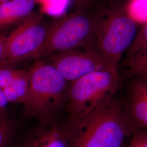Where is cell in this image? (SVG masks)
Returning <instances> with one entry per match:
<instances>
[{
    "mask_svg": "<svg viewBox=\"0 0 147 147\" xmlns=\"http://www.w3.org/2000/svg\"><path fill=\"white\" fill-rule=\"evenodd\" d=\"M137 23L129 15L125 6L114 5L95 14L94 37L97 51L108 68L119 72L121 59L134 42Z\"/></svg>",
    "mask_w": 147,
    "mask_h": 147,
    "instance_id": "3",
    "label": "cell"
},
{
    "mask_svg": "<svg viewBox=\"0 0 147 147\" xmlns=\"http://www.w3.org/2000/svg\"><path fill=\"white\" fill-rule=\"evenodd\" d=\"M95 14L83 11L58 19L47 27L44 44L35 59L85 45L94 37Z\"/></svg>",
    "mask_w": 147,
    "mask_h": 147,
    "instance_id": "5",
    "label": "cell"
},
{
    "mask_svg": "<svg viewBox=\"0 0 147 147\" xmlns=\"http://www.w3.org/2000/svg\"><path fill=\"white\" fill-rule=\"evenodd\" d=\"M123 64L125 68L124 76L126 78L140 77L147 80V49L126 57Z\"/></svg>",
    "mask_w": 147,
    "mask_h": 147,
    "instance_id": "12",
    "label": "cell"
},
{
    "mask_svg": "<svg viewBox=\"0 0 147 147\" xmlns=\"http://www.w3.org/2000/svg\"><path fill=\"white\" fill-rule=\"evenodd\" d=\"M29 89L28 71L22 75L2 89L8 102L25 105L26 102Z\"/></svg>",
    "mask_w": 147,
    "mask_h": 147,
    "instance_id": "11",
    "label": "cell"
},
{
    "mask_svg": "<svg viewBox=\"0 0 147 147\" xmlns=\"http://www.w3.org/2000/svg\"><path fill=\"white\" fill-rule=\"evenodd\" d=\"M8 101L7 100L2 89L0 88V117L7 115V106Z\"/></svg>",
    "mask_w": 147,
    "mask_h": 147,
    "instance_id": "18",
    "label": "cell"
},
{
    "mask_svg": "<svg viewBox=\"0 0 147 147\" xmlns=\"http://www.w3.org/2000/svg\"><path fill=\"white\" fill-rule=\"evenodd\" d=\"M42 13L33 11L5 37V65L35 59L42 47L47 34Z\"/></svg>",
    "mask_w": 147,
    "mask_h": 147,
    "instance_id": "6",
    "label": "cell"
},
{
    "mask_svg": "<svg viewBox=\"0 0 147 147\" xmlns=\"http://www.w3.org/2000/svg\"><path fill=\"white\" fill-rule=\"evenodd\" d=\"M49 57L50 63L70 83L90 73L109 68L99 53L92 48L71 49L53 53Z\"/></svg>",
    "mask_w": 147,
    "mask_h": 147,
    "instance_id": "7",
    "label": "cell"
},
{
    "mask_svg": "<svg viewBox=\"0 0 147 147\" xmlns=\"http://www.w3.org/2000/svg\"><path fill=\"white\" fill-rule=\"evenodd\" d=\"M132 136L131 141L127 147H147V131L138 130Z\"/></svg>",
    "mask_w": 147,
    "mask_h": 147,
    "instance_id": "17",
    "label": "cell"
},
{
    "mask_svg": "<svg viewBox=\"0 0 147 147\" xmlns=\"http://www.w3.org/2000/svg\"><path fill=\"white\" fill-rule=\"evenodd\" d=\"M147 49V21L138 30L131 47L126 51V57L131 56Z\"/></svg>",
    "mask_w": 147,
    "mask_h": 147,
    "instance_id": "16",
    "label": "cell"
},
{
    "mask_svg": "<svg viewBox=\"0 0 147 147\" xmlns=\"http://www.w3.org/2000/svg\"><path fill=\"white\" fill-rule=\"evenodd\" d=\"M131 78L123 105L127 124L134 134L138 130L147 131V80Z\"/></svg>",
    "mask_w": 147,
    "mask_h": 147,
    "instance_id": "8",
    "label": "cell"
},
{
    "mask_svg": "<svg viewBox=\"0 0 147 147\" xmlns=\"http://www.w3.org/2000/svg\"><path fill=\"white\" fill-rule=\"evenodd\" d=\"M120 84L119 72L109 68L90 73L70 83L64 106L68 119L84 116L113 100Z\"/></svg>",
    "mask_w": 147,
    "mask_h": 147,
    "instance_id": "4",
    "label": "cell"
},
{
    "mask_svg": "<svg viewBox=\"0 0 147 147\" xmlns=\"http://www.w3.org/2000/svg\"><path fill=\"white\" fill-rule=\"evenodd\" d=\"M8 1H9V0H0V5H2V3H5V2H7Z\"/></svg>",
    "mask_w": 147,
    "mask_h": 147,
    "instance_id": "21",
    "label": "cell"
},
{
    "mask_svg": "<svg viewBox=\"0 0 147 147\" xmlns=\"http://www.w3.org/2000/svg\"><path fill=\"white\" fill-rule=\"evenodd\" d=\"M28 71L29 89L24 114L40 122L55 119L65 106L68 82L50 63L37 61Z\"/></svg>",
    "mask_w": 147,
    "mask_h": 147,
    "instance_id": "2",
    "label": "cell"
},
{
    "mask_svg": "<svg viewBox=\"0 0 147 147\" xmlns=\"http://www.w3.org/2000/svg\"><path fill=\"white\" fill-rule=\"evenodd\" d=\"M35 0H9L0 5V29L22 21L33 12Z\"/></svg>",
    "mask_w": 147,
    "mask_h": 147,
    "instance_id": "10",
    "label": "cell"
},
{
    "mask_svg": "<svg viewBox=\"0 0 147 147\" xmlns=\"http://www.w3.org/2000/svg\"><path fill=\"white\" fill-rule=\"evenodd\" d=\"M64 124L71 137L73 147H121L126 137L133 135L123 103L115 98Z\"/></svg>",
    "mask_w": 147,
    "mask_h": 147,
    "instance_id": "1",
    "label": "cell"
},
{
    "mask_svg": "<svg viewBox=\"0 0 147 147\" xmlns=\"http://www.w3.org/2000/svg\"><path fill=\"white\" fill-rule=\"evenodd\" d=\"M75 3L79 5H83L85 3L88 2L89 0H74Z\"/></svg>",
    "mask_w": 147,
    "mask_h": 147,
    "instance_id": "20",
    "label": "cell"
},
{
    "mask_svg": "<svg viewBox=\"0 0 147 147\" xmlns=\"http://www.w3.org/2000/svg\"><path fill=\"white\" fill-rule=\"evenodd\" d=\"M18 147H73V142L64 124L53 119L40 122L24 136Z\"/></svg>",
    "mask_w": 147,
    "mask_h": 147,
    "instance_id": "9",
    "label": "cell"
},
{
    "mask_svg": "<svg viewBox=\"0 0 147 147\" xmlns=\"http://www.w3.org/2000/svg\"><path fill=\"white\" fill-rule=\"evenodd\" d=\"M26 70L14 68L12 66L2 64L0 65V88L3 89L13 83L16 79L24 75Z\"/></svg>",
    "mask_w": 147,
    "mask_h": 147,
    "instance_id": "15",
    "label": "cell"
},
{
    "mask_svg": "<svg viewBox=\"0 0 147 147\" xmlns=\"http://www.w3.org/2000/svg\"><path fill=\"white\" fill-rule=\"evenodd\" d=\"M16 132L14 121L8 115L0 117V147H9Z\"/></svg>",
    "mask_w": 147,
    "mask_h": 147,
    "instance_id": "13",
    "label": "cell"
},
{
    "mask_svg": "<svg viewBox=\"0 0 147 147\" xmlns=\"http://www.w3.org/2000/svg\"><path fill=\"white\" fill-rule=\"evenodd\" d=\"M126 7L129 15L136 23L147 21V0H130Z\"/></svg>",
    "mask_w": 147,
    "mask_h": 147,
    "instance_id": "14",
    "label": "cell"
},
{
    "mask_svg": "<svg viewBox=\"0 0 147 147\" xmlns=\"http://www.w3.org/2000/svg\"><path fill=\"white\" fill-rule=\"evenodd\" d=\"M5 36H0V65L5 64Z\"/></svg>",
    "mask_w": 147,
    "mask_h": 147,
    "instance_id": "19",
    "label": "cell"
}]
</instances>
